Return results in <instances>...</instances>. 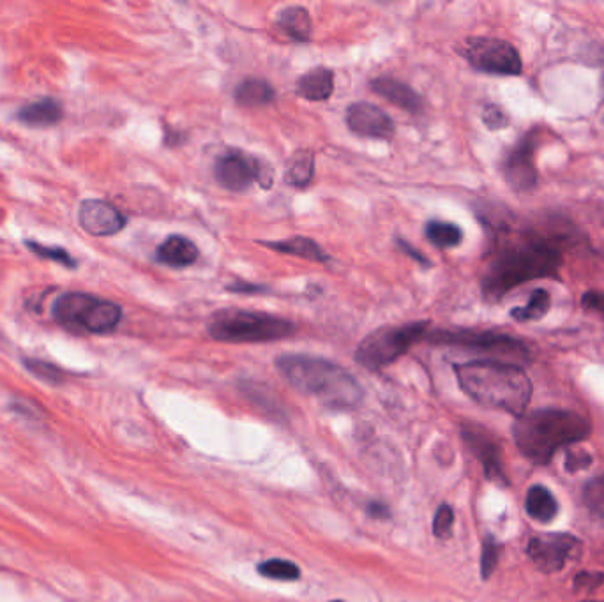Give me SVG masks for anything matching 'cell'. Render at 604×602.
<instances>
[{"instance_id":"cell-1","label":"cell","mask_w":604,"mask_h":602,"mask_svg":"<svg viewBox=\"0 0 604 602\" xmlns=\"http://www.w3.org/2000/svg\"><path fill=\"white\" fill-rule=\"evenodd\" d=\"M562 267V251L541 235L523 232L520 239L499 244L481 279L486 301L499 302L516 286L555 278Z\"/></svg>"},{"instance_id":"cell-2","label":"cell","mask_w":604,"mask_h":602,"mask_svg":"<svg viewBox=\"0 0 604 602\" xmlns=\"http://www.w3.org/2000/svg\"><path fill=\"white\" fill-rule=\"evenodd\" d=\"M461 391L481 407L520 417L532 398V382L525 369L504 361H470L454 366Z\"/></svg>"},{"instance_id":"cell-3","label":"cell","mask_w":604,"mask_h":602,"mask_svg":"<svg viewBox=\"0 0 604 602\" xmlns=\"http://www.w3.org/2000/svg\"><path fill=\"white\" fill-rule=\"evenodd\" d=\"M276 368L295 391L318 399L324 407L354 410L363 401L361 384L336 362L313 355L287 354L278 357Z\"/></svg>"},{"instance_id":"cell-4","label":"cell","mask_w":604,"mask_h":602,"mask_svg":"<svg viewBox=\"0 0 604 602\" xmlns=\"http://www.w3.org/2000/svg\"><path fill=\"white\" fill-rule=\"evenodd\" d=\"M589 419L573 410L539 408L516 417L513 437L518 451L534 465H548L562 447L587 440Z\"/></svg>"},{"instance_id":"cell-5","label":"cell","mask_w":604,"mask_h":602,"mask_svg":"<svg viewBox=\"0 0 604 602\" xmlns=\"http://www.w3.org/2000/svg\"><path fill=\"white\" fill-rule=\"evenodd\" d=\"M209 334L221 343H269L294 336V322L269 313L223 309L209 320Z\"/></svg>"},{"instance_id":"cell-6","label":"cell","mask_w":604,"mask_h":602,"mask_svg":"<svg viewBox=\"0 0 604 602\" xmlns=\"http://www.w3.org/2000/svg\"><path fill=\"white\" fill-rule=\"evenodd\" d=\"M53 317L73 331L108 334L121 324L122 309L115 302L91 294L71 292L53 304Z\"/></svg>"},{"instance_id":"cell-7","label":"cell","mask_w":604,"mask_h":602,"mask_svg":"<svg viewBox=\"0 0 604 602\" xmlns=\"http://www.w3.org/2000/svg\"><path fill=\"white\" fill-rule=\"evenodd\" d=\"M428 325V322H414L396 327H380L364 338L355 352V361L368 371L384 369L426 338Z\"/></svg>"},{"instance_id":"cell-8","label":"cell","mask_w":604,"mask_h":602,"mask_svg":"<svg viewBox=\"0 0 604 602\" xmlns=\"http://www.w3.org/2000/svg\"><path fill=\"white\" fill-rule=\"evenodd\" d=\"M460 52L472 68L486 75L518 76L523 71L520 53L504 39H465Z\"/></svg>"},{"instance_id":"cell-9","label":"cell","mask_w":604,"mask_h":602,"mask_svg":"<svg viewBox=\"0 0 604 602\" xmlns=\"http://www.w3.org/2000/svg\"><path fill=\"white\" fill-rule=\"evenodd\" d=\"M216 181L234 193H242L250 188L253 182H258L264 189H269L274 182V170L264 159L253 158L246 152H223L214 165Z\"/></svg>"},{"instance_id":"cell-10","label":"cell","mask_w":604,"mask_h":602,"mask_svg":"<svg viewBox=\"0 0 604 602\" xmlns=\"http://www.w3.org/2000/svg\"><path fill=\"white\" fill-rule=\"evenodd\" d=\"M426 339L435 345H451V347L470 348V350H481L491 352L500 357H513L520 361H529L530 350L523 341L507 334L493 331H470V329H458V331H433L426 334Z\"/></svg>"},{"instance_id":"cell-11","label":"cell","mask_w":604,"mask_h":602,"mask_svg":"<svg viewBox=\"0 0 604 602\" xmlns=\"http://www.w3.org/2000/svg\"><path fill=\"white\" fill-rule=\"evenodd\" d=\"M539 131L530 129L511 147L502 161V175L507 184L518 193H529L536 188V147Z\"/></svg>"},{"instance_id":"cell-12","label":"cell","mask_w":604,"mask_h":602,"mask_svg":"<svg viewBox=\"0 0 604 602\" xmlns=\"http://www.w3.org/2000/svg\"><path fill=\"white\" fill-rule=\"evenodd\" d=\"M527 553L539 571L553 574L580 557L582 542L569 534H541L530 539Z\"/></svg>"},{"instance_id":"cell-13","label":"cell","mask_w":604,"mask_h":602,"mask_svg":"<svg viewBox=\"0 0 604 602\" xmlns=\"http://www.w3.org/2000/svg\"><path fill=\"white\" fill-rule=\"evenodd\" d=\"M461 437L465 440L470 452L481 461L484 475L488 477V481L495 482L499 486H509L499 440L493 437L488 429L477 426V424H463Z\"/></svg>"},{"instance_id":"cell-14","label":"cell","mask_w":604,"mask_h":602,"mask_svg":"<svg viewBox=\"0 0 604 602\" xmlns=\"http://www.w3.org/2000/svg\"><path fill=\"white\" fill-rule=\"evenodd\" d=\"M347 126L354 135L378 140H391L396 131L393 119L382 108L371 103L348 106Z\"/></svg>"},{"instance_id":"cell-15","label":"cell","mask_w":604,"mask_h":602,"mask_svg":"<svg viewBox=\"0 0 604 602\" xmlns=\"http://www.w3.org/2000/svg\"><path fill=\"white\" fill-rule=\"evenodd\" d=\"M78 221L87 234L96 237L119 234L126 226L124 214L103 200H85L84 204L80 205Z\"/></svg>"},{"instance_id":"cell-16","label":"cell","mask_w":604,"mask_h":602,"mask_svg":"<svg viewBox=\"0 0 604 602\" xmlns=\"http://www.w3.org/2000/svg\"><path fill=\"white\" fill-rule=\"evenodd\" d=\"M371 91L386 98L389 103L398 106L408 113L423 112V98L417 94L407 83L400 82L391 76H380L370 83Z\"/></svg>"},{"instance_id":"cell-17","label":"cell","mask_w":604,"mask_h":602,"mask_svg":"<svg viewBox=\"0 0 604 602\" xmlns=\"http://www.w3.org/2000/svg\"><path fill=\"white\" fill-rule=\"evenodd\" d=\"M334 92V73L329 68H313L302 75L295 85V94L299 98L313 103H322L331 98Z\"/></svg>"},{"instance_id":"cell-18","label":"cell","mask_w":604,"mask_h":602,"mask_svg":"<svg viewBox=\"0 0 604 602\" xmlns=\"http://www.w3.org/2000/svg\"><path fill=\"white\" fill-rule=\"evenodd\" d=\"M198 255L200 253H198L197 244L189 241L188 237H184V235H170L167 241L159 244L158 251H156V258L161 264L175 267V269L195 264Z\"/></svg>"},{"instance_id":"cell-19","label":"cell","mask_w":604,"mask_h":602,"mask_svg":"<svg viewBox=\"0 0 604 602\" xmlns=\"http://www.w3.org/2000/svg\"><path fill=\"white\" fill-rule=\"evenodd\" d=\"M258 244H262L265 248L274 249V251L283 253V255L299 256V258L310 260V262H320V264L329 262V255L325 253L324 249L308 237H292V239L278 242L258 241Z\"/></svg>"},{"instance_id":"cell-20","label":"cell","mask_w":604,"mask_h":602,"mask_svg":"<svg viewBox=\"0 0 604 602\" xmlns=\"http://www.w3.org/2000/svg\"><path fill=\"white\" fill-rule=\"evenodd\" d=\"M64 117V108L57 99L45 98L25 105L18 112V119L29 126H53L61 122Z\"/></svg>"},{"instance_id":"cell-21","label":"cell","mask_w":604,"mask_h":602,"mask_svg":"<svg viewBox=\"0 0 604 602\" xmlns=\"http://www.w3.org/2000/svg\"><path fill=\"white\" fill-rule=\"evenodd\" d=\"M276 25L287 34L288 38L295 39L299 43H308L311 39V31H313L311 16L308 9L301 6H292L280 11L276 18Z\"/></svg>"},{"instance_id":"cell-22","label":"cell","mask_w":604,"mask_h":602,"mask_svg":"<svg viewBox=\"0 0 604 602\" xmlns=\"http://www.w3.org/2000/svg\"><path fill=\"white\" fill-rule=\"evenodd\" d=\"M525 507H527L530 518L541 521V523H550L559 514L557 498H555L552 491L544 488L541 484H536V486L530 488L529 493H527Z\"/></svg>"},{"instance_id":"cell-23","label":"cell","mask_w":604,"mask_h":602,"mask_svg":"<svg viewBox=\"0 0 604 602\" xmlns=\"http://www.w3.org/2000/svg\"><path fill=\"white\" fill-rule=\"evenodd\" d=\"M274 89L269 82L262 78H246L244 82L239 83L235 89V101L241 106L248 108H258L272 103L274 99Z\"/></svg>"},{"instance_id":"cell-24","label":"cell","mask_w":604,"mask_h":602,"mask_svg":"<svg viewBox=\"0 0 604 602\" xmlns=\"http://www.w3.org/2000/svg\"><path fill=\"white\" fill-rule=\"evenodd\" d=\"M315 177V156L313 152L297 151L292 154V158L287 161V172H285V182L294 186V188H306L310 186Z\"/></svg>"},{"instance_id":"cell-25","label":"cell","mask_w":604,"mask_h":602,"mask_svg":"<svg viewBox=\"0 0 604 602\" xmlns=\"http://www.w3.org/2000/svg\"><path fill=\"white\" fill-rule=\"evenodd\" d=\"M552 308V297L544 288H536L530 295L529 302L520 308L511 309V318L520 324L537 322L548 315Z\"/></svg>"},{"instance_id":"cell-26","label":"cell","mask_w":604,"mask_h":602,"mask_svg":"<svg viewBox=\"0 0 604 602\" xmlns=\"http://www.w3.org/2000/svg\"><path fill=\"white\" fill-rule=\"evenodd\" d=\"M426 237L437 248L451 249L460 246L463 241V230L449 221L431 219L430 223L426 225Z\"/></svg>"},{"instance_id":"cell-27","label":"cell","mask_w":604,"mask_h":602,"mask_svg":"<svg viewBox=\"0 0 604 602\" xmlns=\"http://www.w3.org/2000/svg\"><path fill=\"white\" fill-rule=\"evenodd\" d=\"M257 569L260 576L269 578V580L297 581L301 578V569L294 562H288L283 558L265 560V562L258 565Z\"/></svg>"},{"instance_id":"cell-28","label":"cell","mask_w":604,"mask_h":602,"mask_svg":"<svg viewBox=\"0 0 604 602\" xmlns=\"http://www.w3.org/2000/svg\"><path fill=\"white\" fill-rule=\"evenodd\" d=\"M23 366L31 371L34 377L43 380L46 384L61 385L64 382V371L50 362L39 361V359H23Z\"/></svg>"},{"instance_id":"cell-29","label":"cell","mask_w":604,"mask_h":602,"mask_svg":"<svg viewBox=\"0 0 604 602\" xmlns=\"http://www.w3.org/2000/svg\"><path fill=\"white\" fill-rule=\"evenodd\" d=\"M583 502L590 512L604 518V475L594 477L592 481L587 482L583 490Z\"/></svg>"},{"instance_id":"cell-30","label":"cell","mask_w":604,"mask_h":602,"mask_svg":"<svg viewBox=\"0 0 604 602\" xmlns=\"http://www.w3.org/2000/svg\"><path fill=\"white\" fill-rule=\"evenodd\" d=\"M500 558V544L493 535H486L483 541V551H481V574L484 580H488L491 574L497 569Z\"/></svg>"},{"instance_id":"cell-31","label":"cell","mask_w":604,"mask_h":602,"mask_svg":"<svg viewBox=\"0 0 604 602\" xmlns=\"http://www.w3.org/2000/svg\"><path fill=\"white\" fill-rule=\"evenodd\" d=\"M25 246L31 249L32 253L41 256V258H48V260H53L57 264L69 267V269H75L76 265H78V262H76L73 256L69 255L66 249L48 248V246H43V244H38V242L34 241H25Z\"/></svg>"},{"instance_id":"cell-32","label":"cell","mask_w":604,"mask_h":602,"mask_svg":"<svg viewBox=\"0 0 604 602\" xmlns=\"http://www.w3.org/2000/svg\"><path fill=\"white\" fill-rule=\"evenodd\" d=\"M454 511L449 504H442L438 507L435 520H433V534L437 535L438 539H447L453 534Z\"/></svg>"},{"instance_id":"cell-33","label":"cell","mask_w":604,"mask_h":602,"mask_svg":"<svg viewBox=\"0 0 604 602\" xmlns=\"http://www.w3.org/2000/svg\"><path fill=\"white\" fill-rule=\"evenodd\" d=\"M483 122L491 131H499V129L507 128L509 117L507 113L500 108L499 105H486L483 108Z\"/></svg>"},{"instance_id":"cell-34","label":"cell","mask_w":604,"mask_h":602,"mask_svg":"<svg viewBox=\"0 0 604 602\" xmlns=\"http://www.w3.org/2000/svg\"><path fill=\"white\" fill-rule=\"evenodd\" d=\"M592 456L583 449H567L566 470L567 472H580L592 465Z\"/></svg>"},{"instance_id":"cell-35","label":"cell","mask_w":604,"mask_h":602,"mask_svg":"<svg viewBox=\"0 0 604 602\" xmlns=\"http://www.w3.org/2000/svg\"><path fill=\"white\" fill-rule=\"evenodd\" d=\"M604 581L603 572L582 571L574 576L576 590H596Z\"/></svg>"},{"instance_id":"cell-36","label":"cell","mask_w":604,"mask_h":602,"mask_svg":"<svg viewBox=\"0 0 604 602\" xmlns=\"http://www.w3.org/2000/svg\"><path fill=\"white\" fill-rule=\"evenodd\" d=\"M582 306L587 309V311H590V313H596L597 317H601L604 320L603 292H597V290L585 292L582 297Z\"/></svg>"},{"instance_id":"cell-37","label":"cell","mask_w":604,"mask_h":602,"mask_svg":"<svg viewBox=\"0 0 604 602\" xmlns=\"http://www.w3.org/2000/svg\"><path fill=\"white\" fill-rule=\"evenodd\" d=\"M366 512L371 518L375 520H389L391 518V511L384 502H370L366 505Z\"/></svg>"},{"instance_id":"cell-38","label":"cell","mask_w":604,"mask_h":602,"mask_svg":"<svg viewBox=\"0 0 604 602\" xmlns=\"http://www.w3.org/2000/svg\"><path fill=\"white\" fill-rule=\"evenodd\" d=\"M227 290H230V292H237V294H262V292H269V288H267V286L251 285V283L228 285Z\"/></svg>"},{"instance_id":"cell-39","label":"cell","mask_w":604,"mask_h":602,"mask_svg":"<svg viewBox=\"0 0 604 602\" xmlns=\"http://www.w3.org/2000/svg\"><path fill=\"white\" fill-rule=\"evenodd\" d=\"M398 246H400L403 251H407V253H410V256H412V258H416L417 262L423 265V267H430V260H426V258H424V256L421 255L419 251H416V249H412V246H410V244H408L405 239H398Z\"/></svg>"},{"instance_id":"cell-40","label":"cell","mask_w":604,"mask_h":602,"mask_svg":"<svg viewBox=\"0 0 604 602\" xmlns=\"http://www.w3.org/2000/svg\"><path fill=\"white\" fill-rule=\"evenodd\" d=\"M603 105H604V78H603Z\"/></svg>"},{"instance_id":"cell-41","label":"cell","mask_w":604,"mask_h":602,"mask_svg":"<svg viewBox=\"0 0 604 602\" xmlns=\"http://www.w3.org/2000/svg\"><path fill=\"white\" fill-rule=\"evenodd\" d=\"M331 602H345V601H340V599H336V601H331Z\"/></svg>"},{"instance_id":"cell-42","label":"cell","mask_w":604,"mask_h":602,"mask_svg":"<svg viewBox=\"0 0 604 602\" xmlns=\"http://www.w3.org/2000/svg\"><path fill=\"white\" fill-rule=\"evenodd\" d=\"M585 602H604V601H585Z\"/></svg>"}]
</instances>
